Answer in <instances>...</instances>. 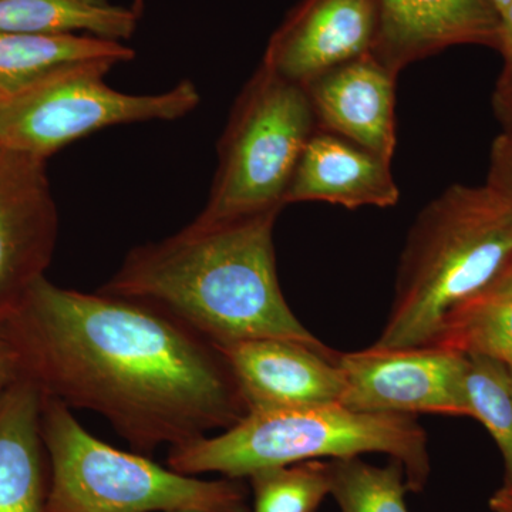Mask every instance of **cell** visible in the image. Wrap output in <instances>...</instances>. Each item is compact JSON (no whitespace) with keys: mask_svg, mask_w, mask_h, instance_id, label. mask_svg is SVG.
Listing matches in <instances>:
<instances>
[{"mask_svg":"<svg viewBox=\"0 0 512 512\" xmlns=\"http://www.w3.org/2000/svg\"><path fill=\"white\" fill-rule=\"evenodd\" d=\"M22 377L109 421L140 453L227 430L249 413L217 345L150 303L42 278L0 322Z\"/></svg>","mask_w":512,"mask_h":512,"instance_id":"obj_1","label":"cell"},{"mask_svg":"<svg viewBox=\"0 0 512 512\" xmlns=\"http://www.w3.org/2000/svg\"><path fill=\"white\" fill-rule=\"evenodd\" d=\"M281 211L194 220L131 249L99 291L150 303L217 346L286 339L328 349L299 322L279 285L274 231Z\"/></svg>","mask_w":512,"mask_h":512,"instance_id":"obj_2","label":"cell"},{"mask_svg":"<svg viewBox=\"0 0 512 512\" xmlns=\"http://www.w3.org/2000/svg\"><path fill=\"white\" fill-rule=\"evenodd\" d=\"M511 266L512 202L487 183L451 185L410 228L392 308L372 346H429L451 309Z\"/></svg>","mask_w":512,"mask_h":512,"instance_id":"obj_3","label":"cell"},{"mask_svg":"<svg viewBox=\"0 0 512 512\" xmlns=\"http://www.w3.org/2000/svg\"><path fill=\"white\" fill-rule=\"evenodd\" d=\"M382 453L399 461L409 491L429 481L427 434L413 414L365 413L340 403L251 410L215 436L171 447L167 466L185 476H252L265 468Z\"/></svg>","mask_w":512,"mask_h":512,"instance_id":"obj_4","label":"cell"},{"mask_svg":"<svg viewBox=\"0 0 512 512\" xmlns=\"http://www.w3.org/2000/svg\"><path fill=\"white\" fill-rule=\"evenodd\" d=\"M42 437L50 467L47 512H249L241 481L185 476L111 447L46 394Z\"/></svg>","mask_w":512,"mask_h":512,"instance_id":"obj_5","label":"cell"},{"mask_svg":"<svg viewBox=\"0 0 512 512\" xmlns=\"http://www.w3.org/2000/svg\"><path fill=\"white\" fill-rule=\"evenodd\" d=\"M316 130L305 87L261 62L229 114L210 197L195 221L212 224L284 210L293 171Z\"/></svg>","mask_w":512,"mask_h":512,"instance_id":"obj_6","label":"cell"},{"mask_svg":"<svg viewBox=\"0 0 512 512\" xmlns=\"http://www.w3.org/2000/svg\"><path fill=\"white\" fill-rule=\"evenodd\" d=\"M114 66L107 60L66 64L0 97V147L47 161L103 128L178 120L200 104L191 80L161 93L119 92L106 82Z\"/></svg>","mask_w":512,"mask_h":512,"instance_id":"obj_7","label":"cell"},{"mask_svg":"<svg viewBox=\"0 0 512 512\" xmlns=\"http://www.w3.org/2000/svg\"><path fill=\"white\" fill-rule=\"evenodd\" d=\"M340 404L356 412L470 417L468 357L437 346L338 353Z\"/></svg>","mask_w":512,"mask_h":512,"instance_id":"obj_8","label":"cell"},{"mask_svg":"<svg viewBox=\"0 0 512 512\" xmlns=\"http://www.w3.org/2000/svg\"><path fill=\"white\" fill-rule=\"evenodd\" d=\"M57 235L46 160L0 147V322L45 278Z\"/></svg>","mask_w":512,"mask_h":512,"instance_id":"obj_9","label":"cell"},{"mask_svg":"<svg viewBox=\"0 0 512 512\" xmlns=\"http://www.w3.org/2000/svg\"><path fill=\"white\" fill-rule=\"evenodd\" d=\"M377 0H301L275 30L262 63L305 86L332 67L372 53Z\"/></svg>","mask_w":512,"mask_h":512,"instance_id":"obj_10","label":"cell"},{"mask_svg":"<svg viewBox=\"0 0 512 512\" xmlns=\"http://www.w3.org/2000/svg\"><path fill=\"white\" fill-rule=\"evenodd\" d=\"M251 410L340 403L345 380L338 353L286 339L218 346Z\"/></svg>","mask_w":512,"mask_h":512,"instance_id":"obj_11","label":"cell"},{"mask_svg":"<svg viewBox=\"0 0 512 512\" xmlns=\"http://www.w3.org/2000/svg\"><path fill=\"white\" fill-rule=\"evenodd\" d=\"M379 29L372 53L399 74L448 47L497 50L501 18L488 0H377Z\"/></svg>","mask_w":512,"mask_h":512,"instance_id":"obj_12","label":"cell"},{"mask_svg":"<svg viewBox=\"0 0 512 512\" xmlns=\"http://www.w3.org/2000/svg\"><path fill=\"white\" fill-rule=\"evenodd\" d=\"M373 53L332 67L305 84L319 130L353 141L392 163L396 79Z\"/></svg>","mask_w":512,"mask_h":512,"instance_id":"obj_13","label":"cell"},{"mask_svg":"<svg viewBox=\"0 0 512 512\" xmlns=\"http://www.w3.org/2000/svg\"><path fill=\"white\" fill-rule=\"evenodd\" d=\"M390 164L348 138L318 128L293 171L285 207L306 201L329 202L348 210L394 207L400 190Z\"/></svg>","mask_w":512,"mask_h":512,"instance_id":"obj_14","label":"cell"},{"mask_svg":"<svg viewBox=\"0 0 512 512\" xmlns=\"http://www.w3.org/2000/svg\"><path fill=\"white\" fill-rule=\"evenodd\" d=\"M42 390L20 377L0 397V512H47L50 467Z\"/></svg>","mask_w":512,"mask_h":512,"instance_id":"obj_15","label":"cell"},{"mask_svg":"<svg viewBox=\"0 0 512 512\" xmlns=\"http://www.w3.org/2000/svg\"><path fill=\"white\" fill-rule=\"evenodd\" d=\"M131 47L92 35H28L0 32V97L22 89L57 67L107 60L134 59Z\"/></svg>","mask_w":512,"mask_h":512,"instance_id":"obj_16","label":"cell"},{"mask_svg":"<svg viewBox=\"0 0 512 512\" xmlns=\"http://www.w3.org/2000/svg\"><path fill=\"white\" fill-rule=\"evenodd\" d=\"M429 346L512 367V266L451 309Z\"/></svg>","mask_w":512,"mask_h":512,"instance_id":"obj_17","label":"cell"},{"mask_svg":"<svg viewBox=\"0 0 512 512\" xmlns=\"http://www.w3.org/2000/svg\"><path fill=\"white\" fill-rule=\"evenodd\" d=\"M140 16L110 0H0V32L92 35L124 42Z\"/></svg>","mask_w":512,"mask_h":512,"instance_id":"obj_18","label":"cell"},{"mask_svg":"<svg viewBox=\"0 0 512 512\" xmlns=\"http://www.w3.org/2000/svg\"><path fill=\"white\" fill-rule=\"evenodd\" d=\"M407 491L399 461L379 467L360 457L330 460V495L340 512H410Z\"/></svg>","mask_w":512,"mask_h":512,"instance_id":"obj_19","label":"cell"},{"mask_svg":"<svg viewBox=\"0 0 512 512\" xmlns=\"http://www.w3.org/2000/svg\"><path fill=\"white\" fill-rule=\"evenodd\" d=\"M466 389L470 417L493 437L505 467V483L512 487V393L508 367L483 356H467Z\"/></svg>","mask_w":512,"mask_h":512,"instance_id":"obj_20","label":"cell"},{"mask_svg":"<svg viewBox=\"0 0 512 512\" xmlns=\"http://www.w3.org/2000/svg\"><path fill=\"white\" fill-rule=\"evenodd\" d=\"M248 478L254 512H316L330 494V461L265 468Z\"/></svg>","mask_w":512,"mask_h":512,"instance_id":"obj_21","label":"cell"},{"mask_svg":"<svg viewBox=\"0 0 512 512\" xmlns=\"http://www.w3.org/2000/svg\"><path fill=\"white\" fill-rule=\"evenodd\" d=\"M495 191L512 202V133L504 131L495 137L490 150L487 181Z\"/></svg>","mask_w":512,"mask_h":512,"instance_id":"obj_22","label":"cell"},{"mask_svg":"<svg viewBox=\"0 0 512 512\" xmlns=\"http://www.w3.org/2000/svg\"><path fill=\"white\" fill-rule=\"evenodd\" d=\"M500 42L497 50L503 56V72L497 83L512 86V2L501 13Z\"/></svg>","mask_w":512,"mask_h":512,"instance_id":"obj_23","label":"cell"},{"mask_svg":"<svg viewBox=\"0 0 512 512\" xmlns=\"http://www.w3.org/2000/svg\"><path fill=\"white\" fill-rule=\"evenodd\" d=\"M22 377L18 355L0 330V397Z\"/></svg>","mask_w":512,"mask_h":512,"instance_id":"obj_24","label":"cell"},{"mask_svg":"<svg viewBox=\"0 0 512 512\" xmlns=\"http://www.w3.org/2000/svg\"><path fill=\"white\" fill-rule=\"evenodd\" d=\"M491 106H493L495 117L503 124L505 131L512 133V86L497 83Z\"/></svg>","mask_w":512,"mask_h":512,"instance_id":"obj_25","label":"cell"},{"mask_svg":"<svg viewBox=\"0 0 512 512\" xmlns=\"http://www.w3.org/2000/svg\"><path fill=\"white\" fill-rule=\"evenodd\" d=\"M490 508L493 512H512V487L504 485L495 491L490 498Z\"/></svg>","mask_w":512,"mask_h":512,"instance_id":"obj_26","label":"cell"},{"mask_svg":"<svg viewBox=\"0 0 512 512\" xmlns=\"http://www.w3.org/2000/svg\"><path fill=\"white\" fill-rule=\"evenodd\" d=\"M511 2L512 0H488V3H490V5L493 6L495 10H497L498 15L500 16L501 13H503L504 10L508 8V5H510Z\"/></svg>","mask_w":512,"mask_h":512,"instance_id":"obj_27","label":"cell"},{"mask_svg":"<svg viewBox=\"0 0 512 512\" xmlns=\"http://www.w3.org/2000/svg\"><path fill=\"white\" fill-rule=\"evenodd\" d=\"M143 6H144V0H134L133 6H131V9H133L134 12H136L137 15L140 16V13L143 12Z\"/></svg>","mask_w":512,"mask_h":512,"instance_id":"obj_28","label":"cell"},{"mask_svg":"<svg viewBox=\"0 0 512 512\" xmlns=\"http://www.w3.org/2000/svg\"><path fill=\"white\" fill-rule=\"evenodd\" d=\"M508 375H510V387H511V393H512V367H508Z\"/></svg>","mask_w":512,"mask_h":512,"instance_id":"obj_29","label":"cell"}]
</instances>
